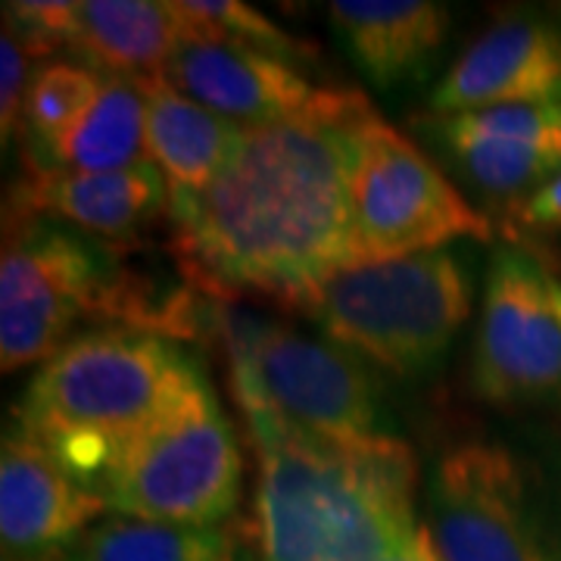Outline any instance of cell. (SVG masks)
<instances>
[{
    "mask_svg": "<svg viewBox=\"0 0 561 561\" xmlns=\"http://www.w3.org/2000/svg\"><path fill=\"white\" fill-rule=\"evenodd\" d=\"M371 113L359 91L321 88L297 116L243 125L206 191H169V247L187 284L213 302L306 312L328 280L359 265L353 175Z\"/></svg>",
    "mask_w": 561,
    "mask_h": 561,
    "instance_id": "6da1fadb",
    "label": "cell"
},
{
    "mask_svg": "<svg viewBox=\"0 0 561 561\" xmlns=\"http://www.w3.org/2000/svg\"><path fill=\"white\" fill-rule=\"evenodd\" d=\"M260 456L250 540L260 561H381L419 537L415 456L397 437L328 440L234 397Z\"/></svg>",
    "mask_w": 561,
    "mask_h": 561,
    "instance_id": "7a4b0ae2",
    "label": "cell"
},
{
    "mask_svg": "<svg viewBox=\"0 0 561 561\" xmlns=\"http://www.w3.org/2000/svg\"><path fill=\"white\" fill-rule=\"evenodd\" d=\"M201 371L169 337L122 324L101 328L41 365L13 409V424L94 490Z\"/></svg>",
    "mask_w": 561,
    "mask_h": 561,
    "instance_id": "3957f363",
    "label": "cell"
},
{
    "mask_svg": "<svg viewBox=\"0 0 561 561\" xmlns=\"http://www.w3.org/2000/svg\"><path fill=\"white\" fill-rule=\"evenodd\" d=\"M10 225V221H7ZM191 300H157V287L122 262L116 247L50 219L7 228L0 256V368L54 359L91 319L160 337L194 334Z\"/></svg>",
    "mask_w": 561,
    "mask_h": 561,
    "instance_id": "277c9868",
    "label": "cell"
},
{
    "mask_svg": "<svg viewBox=\"0 0 561 561\" xmlns=\"http://www.w3.org/2000/svg\"><path fill=\"white\" fill-rule=\"evenodd\" d=\"M471 312V280L449 250L359 262L306 309L324 341L390 375H419L446 356Z\"/></svg>",
    "mask_w": 561,
    "mask_h": 561,
    "instance_id": "5b68a950",
    "label": "cell"
},
{
    "mask_svg": "<svg viewBox=\"0 0 561 561\" xmlns=\"http://www.w3.org/2000/svg\"><path fill=\"white\" fill-rule=\"evenodd\" d=\"M238 431L206 375L153 421L94 483L106 512L140 522L219 527L241 502Z\"/></svg>",
    "mask_w": 561,
    "mask_h": 561,
    "instance_id": "8992f818",
    "label": "cell"
},
{
    "mask_svg": "<svg viewBox=\"0 0 561 561\" xmlns=\"http://www.w3.org/2000/svg\"><path fill=\"white\" fill-rule=\"evenodd\" d=\"M234 397H256L280 419L328 440L381 437V390L359 356L278 321L221 312Z\"/></svg>",
    "mask_w": 561,
    "mask_h": 561,
    "instance_id": "52a82bcc",
    "label": "cell"
},
{
    "mask_svg": "<svg viewBox=\"0 0 561 561\" xmlns=\"http://www.w3.org/2000/svg\"><path fill=\"white\" fill-rule=\"evenodd\" d=\"M353 221L359 262L405 260L459 238L490 241L493 234L490 219L378 110L362 122Z\"/></svg>",
    "mask_w": 561,
    "mask_h": 561,
    "instance_id": "ba28073f",
    "label": "cell"
},
{
    "mask_svg": "<svg viewBox=\"0 0 561 561\" xmlns=\"http://www.w3.org/2000/svg\"><path fill=\"white\" fill-rule=\"evenodd\" d=\"M471 375L500 405L561 400V280L524 250L493 253Z\"/></svg>",
    "mask_w": 561,
    "mask_h": 561,
    "instance_id": "9c48e42d",
    "label": "cell"
},
{
    "mask_svg": "<svg viewBox=\"0 0 561 561\" xmlns=\"http://www.w3.org/2000/svg\"><path fill=\"white\" fill-rule=\"evenodd\" d=\"M427 534L443 561H549L527 478L500 443L443 453L427 481Z\"/></svg>",
    "mask_w": 561,
    "mask_h": 561,
    "instance_id": "30bf717a",
    "label": "cell"
},
{
    "mask_svg": "<svg viewBox=\"0 0 561 561\" xmlns=\"http://www.w3.org/2000/svg\"><path fill=\"white\" fill-rule=\"evenodd\" d=\"M106 512L103 500L76 478L50 449L22 427L3 434L0 449V537L3 559L62 561L91 522Z\"/></svg>",
    "mask_w": 561,
    "mask_h": 561,
    "instance_id": "8fae6325",
    "label": "cell"
},
{
    "mask_svg": "<svg viewBox=\"0 0 561 561\" xmlns=\"http://www.w3.org/2000/svg\"><path fill=\"white\" fill-rule=\"evenodd\" d=\"M10 201L7 221H66L76 231L122 243L169 216V181L153 162L113 172L25 165Z\"/></svg>",
    "mask_w": 561,
    "mask_h": 561,
    "instance_id": "7c38bea8",
    "label": "cell"
},
{
    "mask_svg": "<svg viewBox=\"0 0 561 561\" xmlns=\"http://www.w3.org/2000/svg\"><path fill=\"white\" fill-rule=\"evenodd\" d=\"M431 131L468 181L493 197L524 201L561 172V103L431 116Z\"/></svg>",
    "mask_w": 561,
    "mask_h": 561,
    "instance_id": "4fadbf2b",
    "label": "cell"
},
{
    "mask_svg": "<svg viewBox=\"0 0 561 561\" xmlns=\"http://www.w3.org/2000/svg\"><path fill=\"white\" fill-rule=\"evenodd\" d=\"M561 103V32L530 16L490 25L431 94V116Z\"/></svg>",
    "mask_w": 561,
    "mask_h": 561,
    "instance_id": "5bb4252c",
    "label": "cell"
},
{
    "mask_svg": "<svg viewBox=\"0 0 561 561\" xmlns=\"http://www.w3.org/2000/svg\"><path fill=\"white\" fill-rule=\"evenodd\" d=\"M162 79L238 125L297 116L321 91L302 79L294 62L206 38H181Z\"/></svg>",
    "mask_w": 561,
    "mask_h": 561,
    "instance_id": "9a60e30c",
    "label": "cell"
},
{
    "mask_svg": "<svg viewBox=\"0 0 561 561\" xmlns=\"http://www.w3.org/2000/svg\"><path fill=\"white\" fill-rule=\"evenodd\" d=\"M328 16L378 88L419 76L449 32V7L434 0H334Z\"/></svg>",
    "mask_w": 561,
    "mask_h": 561,
    "instance_id": "2e32d148",
    "label": "cell"
},
{
    "mask_svg": "<svg viewBox=\"0 0 561 561\" xmlns=\"http://www.w3.org/2000/svg\"><path fill=\"white\" fill-rule=\"evenodd\" d=\"M140 91L147 103V160L165 175L169 191H206L234 157L243 125L184 98L162 76L140 79Z\"/></svg>",
    "mask_w": 561,
    "mask_h": 561,
    "instance_id": "e0dca14e",
    "label": "cell"
},
{
    "mask_svg": "<svg viewBox=\"0 0 561 561\" xmlns=\"http://www.w3.org/2000/svg\"><path fill=\"white\" fill-rule=\"evenodd\" d=\"M179 41L169 0H81L66 47L101 76L140 81L165 72Z\"/></svg>",
    "mask_w": 561,
    "mask_h": 561,
    "instance_id": "ac0fdd59",
    "label": "cell"
},
{
    "mask_svg": "<svg viewBox=\"0 0 561 561\" xmlns=\"http://www.w3.org/2000/svg\"><path fill=\"white\" fill-rule=\"evenodd\" d=\"M147 160V103L140 81L103 76L98 98L54 150V169L113 172Z\"/></svg>",
    "mask_w": 561,
    "mask_h": 561,
    "instance_id": "d6986e66",
    "label": "cell"
},
{
    "mask_svg": "<svg viewBox=\"0 0 561 561\" xmlns=\"http://www.w3.org/2000/svg\"><path fill=\"white\" fill-rule=\"evenodd\" d=\"M62 561H234L231 534L221 527H181L113 515L91 524Z\"/></svg>",
    "mask_w": 561,
    "mask_h": 561,
    "instance_id": "ffe728a7",
    "label": "cell"
},
{
    "mask_svg": "<svg viewBox=\"0 0 561 561\" xmlns=\"http://www.w3.org/2000/svg\"><path fill=\"white\" fill-rule=\"evenodd\" d=\"M101 79V72L84 62L50 60L35 69L20 122V138L28 147L25 165H50L54 150L98 98Z\"/></svg>",
    "mask_w": 561,
    "mask_h": 561,
    "instance_id": "44dd1931",
    "label": "cell"
},
{
    "mask_svg": "<svg viewBox=\"0 0 561 561\" xmlns=\"http://www.w3.org/2000/svg\"><path fill=\"white\" fill-rule=\"evenodd\" d=\"M169 7L179 20L181 38L241 44V47L278 57L294 66L300 54H309L306 44L287 35L265 13L243 0H169Z\"/></svg>",
    "mask_w": 561,
    "mask_h": 561,
    "instance_id": "7402d4cb",
    "label": "cell"
},
{
    "mask_svg": "<svg viewBox=\"0 0 561 561\" xmlns=\"http://www.w3.org/2000/svg\"><path fill=\"white\" fill-rule=\"evenodd\" d=\"M41 57L44 54L32 41L3 22V35H0V135H3V144L13 135H20L22 106H25V94L35 76L32 62Z\"/></svg>",
    "mask_w": 561,
    "mask_h": 561,
    "instance_id": "603a6c76",
    "label": "cell"
},
{
    "mask_svg": "<svg viewBox=\"0 0 561 561\" xmlns=\"http://www.w3.org/2000/svg\"><path fill=\"white\" fill-rule=\"evenodd\" d=\"M512 221L524 231H540V234L561 231V172L549 184H542L540 191L515 203Z\"/></svg>",
    "mask_w": 561,
    "mask_h": 561,
    "instance_id": "cb8c5ba5",
    "label": "cell"
},
{
    "mask_svg": "<svg viewBox=\"0 0 561 561\" xmlns=\"http://www.w3.org/2000/svg\"><path fill=\"white\" fill-rule=\"evenodd\" d=\"M381 561H443L437 556V549H434V542H431V534H427V527L421 530L415 540L409 542V546H402L400 552H393V556H383Z\"/></svg>",
    "mask_w": 561,
    "mask_h": 561,
    "instance_id": "d4e9b609",
    "label": "cell"
}]
</instances>
